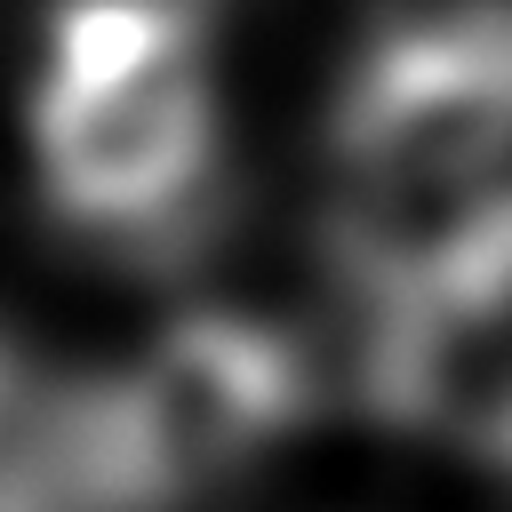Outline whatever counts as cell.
<instances>
[{"instance_id": "1", "label": "cell", "mask_w": 512, "mask_h": 512, "mask_svg": "<svg viewBox=\"0 0 512 512\" xmlns=\"http://www.w3.org/2000/svg\"><path fill=\"white\" fill-rule=\"evenodd\" d=\"M352 280L416 288L512 192V0H432L368 24L328 112Z\"/></svg>"}, {"instance_id": "2", "label": "cell", "mask_w": 512, "mask_h": 512, "mask_svg": "<svg viewBox=\"0 0 512 512\" xmlns=\"http://www.w3.org/2000/svg\"><path fill=\"white\" fill-rule=\"evenodd\" d=\"M216 64L184 0H64L32 72V160L56 216L152 240L216 176Z\"/></svg>"}, {"instance_id": "3", "label": "cell", "mask_w": 512, "mask_h": 512, "mask_svg": "<svg viewBox=\"0 0 512 512\" xmlns=\"http://www.w3.org/2000/svg\"><path fill=\"white\" fill-rule=\"evenodd\" d=\"M296 408L304 368L288 336L240 312H184L104 384L72 456L104 512H168L232 488Z\"/></svg>"}, {"instance_id": "4", "label": "cell", "mask_w": 512, "mask_h": 512, "mask_svg": "<svg viewBox=\"0 0 512 512\" xmlns=\"http://www.w3.org/2000/svg\"><path fill=\"white\" fill-rule=\"evenodd\" d=\"M488 456H496V464H504V472H512V424H504V440H496V448H488Z\"/></svg>"}, {"instance_id": "5", "label": "cell", "mask_w": 512, "mask_h": 512, "mask_svg": "<svg viewBox=\"0 0 512 512\" xmlns=\"http://www.w3.org/2000/svg\"><path fill=\"white\" fill-rule=\"evenodd\" d=\"M0 400H8V368H0Z\"/></svg>"}]
</instances>
